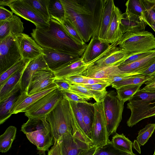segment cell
Segmentation results:
<instances>
[{
    "label": "cell",
    "instance_id": "cell-1",
    "mask_svg": "<svg viewBox=\"0 0 155 155\" xmlns=\"http://www.w3.org/2000/svg\"><path fill=\"white\" fill-rule=\"evenodd\" d=\"M65 18L76 28L85 43L98 36L104 0H60Z\"/></svg>",
    "mask_w": 155,
    "mask_h": 155
},
{
    "label": "cell",
    "instance_id": "cell-2",
    "mask_svg": "<svg viewBox=\"0 0 155 155\" xmlns=\"http://www.w3.org/2000/svg\"><path fill=\"white\" fill-rule=\"evenodd\" d=\"M49 25L36 27L31 33L33 38L42 48L76 56H82L87 45H80L65 31L61 23L51 19Z\"/></svg>",
    "mask_w": 155,
    "mask_h": 155
},
{
    "label": "cell",
    "instance_id": "cell-3",
    "mask_svg": "<svg viewBox=\"0 0 155 155\" xmlns=\"http://www.w3.org/2000/svg\"><path fill=\"white\" fill-rule=\"evenodd\" d=\"M28 118L21 126V131L36 146L38 154L45 155V152L48 151L54 143L50 124L46 120V117Z\"/></svg>",
    "mask_w": 155,
    "mask_h": 155
},
{
    "label": "cell",
    "instance_id": "cell-4",
    "mask_svg": "<svg viewBox=\"0 0 155 155\" xmlns=\"http://www.w3.org/2000/svg\"><path fill=\"white\" fill-rule=\"evenodd\" d=\"M74 114L69 100L63 96L54 109L46 116L54 141L63 136L73 135Z\"/></svg>",
    "mask_w": 155,
    "mask_h": 155
},
{
    "label": "cell",
    "instance_id": "cell-5",
    "mask_svg": "<svg viewBox=\"0 0 155 155\" xmlns=\"http://www.w3.org/2000/svg\"><path fill=\"white\" fill-rule=\"evenodd\" d=\"M127 105L131 114L127 124L132 127L143 119L155 116V93L140 89Z\"/></svg>",
    "mask_w": 155,
    "mask_h": 155
},
{
    "label": "cell",
    "instance_id": "cell-6",
    "mask_svg": "<svg viewBox=\"0 0 155 155\" xmlns=\"http://www.w3.org/2000/svg\"><path fill=\"white\" fill-rule=\"evenodd\" d=\"M117 43L119 47L129 54L155 49V38L147 31L126 32Z\"/></svg>",
    "mask_w": 155,
    "mask_h": 155
},
{
    "label": "cell",
    "instance_id": "cell-7",
    "mask_svg": "<svg viewBox=\"0 0 155 155\" xmlns=\"http://www.w3.org/2000/svg\"><path fill=\"white\" fill-rule=\"evenodd\" d=\"M113 91L107 92L103 101L107 130L109 135L116 133L122 120L124 103L120 101Z\"/></svg>",
    "mask_w": 155,
    "mask_h": 155
},
{
    "label": "cell",
    "instance_id": "cell-8",
    "mask_svg": "<svg viewBox=\"0 0 155 155\" xmlns=\"http://www.w3.org/2000/svg\"><path fill=\"white\" fill-rule=\"evenodd\" d=\"M21 59L15 37L9 35L0 40V75Z\"/></svg>",
    "mask_w": 155,
    "mask_h": 155
},
{
    "label": "cell",
    "instance_id": "cell-9",
    "mask_svg": "<svg viewBox=\"0 0 155 155\" xmlns=\"http://www.w3.org/2000/svg\"><path fill=\"white\" fill-rule=\"evenodd\" d=\"M63 96L58 88L43 96L28 107L25 111L28 118L46 117L52 111Z\"/></svg>",
    "mask_w": 155,
    "mask_h": 155
},
{
    "label": "cell",
    "instance_id": "cell-10",
    "mask_svg": "<svg viewBox=\"0 0 155 155\" xmlns=\"http://www.w3.org/2000/svg\"><path fill=\"white\" fill-rule=\"evenodd\" d=\"M95 114L91 134V140L94 146L97 147L107 144L109 141L103 101L93 104Z\"/></svg>",
    "mask_w": 155,
    "mask_h": 155
},
{
    "label": "cell",
    "instance_id": "cell-11",
    "mask_svg": "<svg viewBox=\"0 0 155 155\" xmlns=\"http://www.w3.org/2000/svg\"><path fill=\"white\" fill-rule=\"evenodd\" d=\"M8 6L13 13L32 22L36 27L44 28L49 25L48 23L23 0H10Z\"/></svg>",
    "mask_w": 155,
    "mask_h": 155
},
{
    "label": "cell",
    "instance_id": "cell-12",
    "mask_svg": "<svg viewBox=\"0 0 155 155\" xmlns=\"http://www.w3.org/2000/svg\"><path fill=\"white\" fill-rule=\"evenodd\" d=\"M15 38L22 59L31 60L44 54L43 48L28 35L22 33Z\"/></svg>",
    "mask_w": 155,
    "mask_h": 155
},
{
    "label": "cell",
    "instance_id": "cell-13",
    "mask_svg": "<svg viewBox=\"0 0 155 155\" xmlns=\"http://www.w3.org/2000/svg\"><path fill=\"white\" fill-rule=\"evenodd\" d=\"M117 45V42L110 44L93 65L118 66L120 63L126 59L129 54Z\"/></svg>",
    "mask_w": 155,
    "mask_h": 155
},
{
    "label": "cell",
    "instance_id": "cell-14",
    "mask_svg": "<svg viewBox=\"0 0 155 155\" xmlns=\"http://www.w3.org/2000/svg\"><path fill=\"white\" fill-rule=\"evenodd\" d=\"M61 155H80L91 146L71 135L62 136L58 141Z\"/></svg>",
    "mask_w": 155,
    "mask_h": 155
},
{
    "label": "cell",
    "instance_id": "cell-15",
    "mask_svg": "<svg viewBox=\"0 0 155 155\" xmlns=\"http://www.w3.org/2000/svg\"><path fill=\"white\" fill-rule=\"evenodd\" d=\"M55 78L54 72L49 69L37 71L32 77L27 95H31L42 91L53 84Z\"/></svg>",
    "mask_w": 155,
    "mask_h": 155
},
{
    "label": "cell",
    "instance_id": "cell-16",
    "mask_svg": "<svg viewBox=\"0 0 155 155\" xmlns=\"http://www.w3.org/2000/svg\"><path fill=\"white\" fill-rule=\"evenodd\" d=\"M58 88L54 83L42 91L31 95L21 93L14 104L12 114L23 112L30 106L41 98Z\"/></svg>",
    "mask_w": 155,
    "mask_h": 155
},
{
    "label": "cell",
    "instance_id": "cell-17",
    "mask_svg": "<svg viewBox=\"0 0 155 155\" xmlns=\"http://www.w3.org/2000/svg\"><path fill=\"white\" fill-rule=\"evenodd\" d=\"M49 69L43 57L41 55L31 60L26 66L22 75L20 82L21 93L27 95L28 90L32 78L37 71Z\"/></svg>",
    "mask_w": 155,
    "mask_h": 155
},
{
    "label": "cell",
    "instance_id": "cell-18",
    "mask_svg": "<svg viewBox=\"0 0 155 155\" xmlns=\"http://www.w3.org/2000/svg\"><path fill=\"white\" fill-rule=\"evenodd\" d=\"M87 78L106 79L117 76H131L121 71L117 65L99 66L93 65L89 67L83 73Z\"/></svg>",
    "mask_w": 155,
    "mask_h": 155
},
{
    "label": "cell",
    "instance_id": "cell-19",
    "mask_svg": "<svg viewBox=\"0 0 155 155\" xmlns=\"http://www.w3.org/2000/svg\"><path fill=\"white\" fill-rule=\"evenodd\" d=\"M110 45L107 42L100 40L98 36L92 38L82 56L84 62L86 64L93 65L96 59L97 60Z\"/></svg>",
    "mask_w": 155,
    "mask_h": 155
},
{
    "label": "cell",
    "instance_id": "cell-20",
    "mask_svg": "<svg viewBox=\"0 0 155 155\" xmlns=\"http://www.w3.org/2000/svg\"><path fill=\"white\" fill-rule=\"evenodd\" d=\"M91 66L85 64L81 57L70 61L53 72L55 78L62 79L73 75H82Z\"/></svg>",
    "mask_w": 155,
    "mask_h": 155
},
{
    "label": "cell",
    "instance_id": "cell-21",
    "mask_svg": "<svg viewBox=\"0 0 155 155\" xmlns=\"http://www.w3.org/2000/svg\"><path fill=\"white\" fill-rule=\"evenodd\" d=\"M44 59L49 68L54 71L70 61L79 57L76 56L42 48Z\"/></svg>",
    "mask_w": 155,
    "mask_h": 155
},
{
    "label": "cell",
    "instance_id": "cell-22",
    "mask_svg": "<svg viewBox=\"0 0 155 155\" xmlns=\"http://www.w3.org/2000/svg\"><path fill=\"white\" fill-rule=\"evenodd\" d=\"M31 60L26 62L18 71L9 77L5 83L0 87V102L20 91V82L22 75Z\"/></svg>",
    "mask_w": 155,
    "mask_h": 155
},
{
    "label": "cell",
    "instance_id": "cell-23",
    "mask_svg": "<svg viewBox=\"0 0 155 155\" xmlns=\"http://www.w3.org/2000/svg\"><path fill=\"white\" fill-rule=\"evenodd\" d=\"M122 14L120 9L115 5L106 36V41L110 44L118 42L123 35L120 28Z\"/></svg>",
    "mask_w": 155,
    "mask_h": 155
},
{
    "label": "cell",
    "instance_id": "cell-24",
    "mask_svg": "<svg viewBox=\"0 0 155 155\" xmlns=\"http://www.w3.org/2000/svg\"><path fill=\"white\" fill-rule=\"evenodd\" d=\"M24 29L20 18L14 15L10 18L0 21V40L9 35L15 37L22 33Z\"/></svg>",
    "mask_w": 155,
    "mask_h": 155
},
{
    "label": "cell",
    "instance_id": "cell-25",
    "mask_svg": "<svg viewBox=\"0 0 155 155\" xmlns=\"http://www.w3.org/2000/svg\"><path fill=\"white\" fill-rule=\"evenodd\" d=\"M146 25L136 15L126 12L122 14L120 28L123 34L127 32L144 31Z\"/></svg>",
    "mask_w": 155,
    "mask_h": 155
},
{
    "label": "cell",
    "instance_id": "cell-26",
    "mask_svg": "<svg viewBox=\"0 0 155 155\" xmlns=\"http://www.w3.org/2000/svg\"><path fill=\"white\" fill-rule=\"evenodd\" d=\"M155 62V52L143 58L126 64L118 66L124 72L132 76L139 75Z\"/></svg>",
    "mask_w": 155,
    "mask_h": 155
},
{
    "label": "cell",
    "instance_id": "cell-27",
    "mask_svg": "<svg viewBox=\"0 0 155 155\" xmlns=\"http://www.w3.org/2000/svg\"><path fill=\"white\" fill-rule=\"evenodd\" d=\"M115 6L113 0H104V4L98 35L99 38L102 41H106V35L111 21Z\"/></svg>",
    "mask_w": 155,
    "mask_h": 155
},
{
    "label": "cell",
    "instance_id": "cell-28",
    "mask_svg": "<svg viewBox=\"0 0 155 155\" xmlns=\"http://www.w3.org/2000/svg\"><path fill=\"white\" fill-rule=\"evenodd\" d=\"M77 106L81 114L84 124L91 137L95 114L93 104L87 102H79L77 103Z\"/></svg>",
    "mask_w": 155,
    "mask_h": 155
},
{
    "label": "cell",
    "instance_id": "cell-29",
    "mask_svg": "<svg viewBox=\"0 0 155 155\" xmlns=\"http://www.w3.org/2000/svg\"><path fill=\"white\" fill-rule=\"evenodd\" d=\"M20 91L15 93L3 101L0 102V124L4 123L12 114L13 106L19 95Z\"/></svg>",
    "mask_w": 155,
    "mask_h": 155
},
{
    "label": "cell",
    "instance_id": "cell-30",
    "mask_svg": "<svg viewBox=\"0 0 155 155\" xmlns=\"http://www.w3.org/2000/svg\"><path fill=\"white\" fill-rule=\"evenodd\" d=\"M45 21L48 23L51 18L48 10L49 0H23Z\"/></svg>",
    "mask_w": 155,
    "mask_h": 155
},
{
    "label": "cell",
    "instance_id": "cell-31",
    "mask_svg": "<svg viewBox=\"0 0 155 155\" xmlns=\"http://www.w3.org/2000/svg\"><path fill=\"white\" fill-rule=\"evenodd\" d=\"M125 12L139 17L146 24L147 19L143 0H128L125 3Z\"/></svg>",
    "mask_w": 155,
    "mask_h": 155
},
{
    "label": "cell",
    "instance_id": "cell-32",
    "mask_svg": "<svg viewBox=\"0 0 155 155\" xmlns=\"http://www.w3.org/2000/svg\"><path fill=\"white\" fill-rule=\"evenodd\" d=\"M16 132V128L14 126H10L0 136L1 152L6 153L10 150L15 139Z\"/></svg>",
    "mask_w": 155,
    "mask_h": 155
},
{
    "label": "cell",
    "instance_id": "cell-33",
    "mask_svg": "<svg viewBox=\"0 0 155 155\" xmlns=\"http://www.w3.org/2000/svg\"><path fill=\"white\" fill-rule=\"evenodd\" d=\"M48 10L51 19L60 23L65 19L64 9L60 0H49Z\"/></svg>",
    "mask_w": 155,
    "mask_h": 155
},
{
    "label": "cell",
    "instance_id": "cell-34",
    "mask_svg": "<svg viewBox=\"0 0 155 155\" xmlns=\"http://www.w3.org/2000/svg\"><path fill=\"white\" fill-rule=\"evenodd\" d=\"M139 74L130 76L127 79L111 84L112 87L116 90L124 86L143 84L148 81L155 77Z\"/></svg>",
    "mask_w": 155,
    "mask_h": 155
},
{
    "label": "cell",
    "instance_id": "cell-35",
    "mask_svg": "<svg viewBox=\"0 0 155 155\" xmlns=\"http://www.w3.org/2000/svg\"><path fill=\"white\" fill-rule=\"evenodd\" d=\"M111 142L115 147L118 150L127 153H133V143L122 134L116 133L112 137Z\"/></svg>",
    "mask_w": 155,
    "mask_h": 155
},
{
    "label": "cell",
    "instance_id": "cell-36",
    "mask_svg": "<svg viewBox=\"0 0 155 155\" xmlns=\"http://www.w3.org/2000/svg\"><path fill=\"white\" fill-rule=\"evenodd\" d=\"M142 84L125 86L117 89V96L124 103L130 100L140 89Z\"/></svg>",
    "mask_w": 155,
    "mask_h": 155
},
{
    "label": "cell",
    "instance_id": "cell-37",
    "mask_svg": "<svg viewBox=\"0 0 155 155\" xmlns=\"http://www.w3.org/2000/svg\"><path fill=\"white\" fill-rule=\"evenodd\" d=\"M60 23L66 33L77 44L83 45L86 44L76 28L67 19L65 18Z\"/></svg>",
    "mask_w": 155,
    "mask_h": 155
},
{
    "label": "cell",
    "instance_id": "cell-38",
    "mask_svg": "<svg viewBox=\"0 0 155 155\" xmlns=\"http://www.w3.org/2000/svg\"><path fill=\"white\" fill-rule=\"evenodd\" d=\"M68 100L70 102L77 122L82 132L85 137L89 141L93 143L91 139V136L84 123L81 114L77 107V102Z\"/></svg>",
    "mask_w": 155,
    "mask_h": 155
},
{
    "label": "cell",
    "instance_id": "cell-39",
    "mask_svg": "<svg viewBox=\"0 0 155 155\" xmlns=\"http://www.w3.org/2000/svg\"><path fill=\"white\" fill-rule=\"evenodd\" d=\"M128 153L117 149L109 141L107 144L97 147L93 155H126Z\"/></svg>",
    "mask_w": 155,
    "mask_h": 155
},
{
    "label": "cell",
    "instance_id": "cell-40",
    "mask_svg": "<svg viewBox=\"0 0 155 155\" xmlns=\"http://www.w3.org/2000/svg\"><path fill=\"white\" fill-rule=\"evenodd\" d=\"M155 129V124H149L140 130L137 137V142L141 145H144L151 137Z\"/></svg>",
    "mask_w": 155,
    "mask_h": 155
},
{
    "label": "cell",
    "instance_id": "cell-41",
    "mask_svg": "<svg viewBox=\"0 0 155 155\" xmlns=\"http://www.w3.org/2000/svg\"><path fill=\"white\" fill-rule=\"evenodd\" d=\"M29 60H30L25 59H21L0 75V87L5 83L9 77L21 68Z\"/></svg>",
    "mask_w": 155,
    "mask_h": 155
},
{
    "label": "cell",
    "instance_id": "cell-42",
    "mask_svg": "<svg viewBox=\"0 0 155 155\" xmlns=\"http://www.w3.org/2000/svg\"><path fill=\"white\" fill-rule=\"evenodd\" d=\"M70 91L86 100L93 98V96L89 89L84 86L78 84H70Z\"/></svg>",
    "mask_w": 155,
    "mask_h": 155
},
{
    "label": "cell",
    "instance_id": "cell-43",
    "mask_svg": "<svg viewBox=\"0 0 155 155\" xmlns=\"http://www.w3.org/2000/svg\"><path fill=\"white\" fill-rule=\"evenodd\" d=\"M154 52H155V49L130 54L126 59L119 64L118 66L128 64L137 61L149 55Z\"/></svg>",
    "mask_w": 155,
    "mask_h": 155
},
{
    "label": "cell",
    "instance_id": "cell-44",
    "mask_svg": "<svg viewBox=\"0 0 155 155\" xmlns=\"http://www.w3.org/2000/svg\"><path fill=\"white\" fill-rule=\"evenodd\" d=\"M60 91L63 97L70 101L77 103L87 102V100L81 98L69 90H62Z\"/></svg>",
    "mask_w": 155,
    "mask_h": 155
},
{
    "label": "cell",
    "instance_id": "cell-45",
    "mask_svg": "<svg viewBox=\"0 0 155 155\" xmlns=\"http://www.w3.org/2000/svg\"><path fill=\"white\" fill-rule=\"evenodd\" d=\"M65 81L70 84H83L85 78L82 75L78 74L73 75L62 79Z\"/></svg>",
    "mask_w": 155,
    "mask_h": 155
},
{
    "label": "cell",
    "instance_id": "cell-46",
    "mask_svg": "<svg viewBox=\"0 0 155 155\" xmlns=\"http://www.w3.org/2000/svg\"><path fill=\"white\" fill-rule=\"evenodd\" d=\"M143 1L145 9L147 21H151L155 24V11L150 6L147 0Z\"/></svg>",
    "mask_w": 155,
    "mask_h": 155
},
{
    "label": "cell",
    "instance_id": "cell-47",
    "mask_svg": "<svg viewBox=\"0 0 155 155\" xmlns=\"http://www.w3.org/2000/svg\"><path fill=\"white\" fill-rule=\"evenodd\" d=\"M53 83L58 87L59 91L70 90V84L63 79L55 78Z\"/></svg>",
    "mask_w": 155,
    "mask_h": 155
},
{
    "label": "cell",
    "instance_id": "cell-48",
    "mask_svg": "<svg viewBox=\"0 0 155 155\" xmlns=\"http://www.w3.org/2000/svg\"><path fill=\"white\" fill-rule=\"evenodd\" d=\"M82 85L88 89L94 90L102 91L106 90V87L111 85V84L108 83H98L91 85Z\"/></svg>",
    "mask_w": 155,
    "mask_h": 155
},
{
    "label": "cell",
    "instance_id": "cell-49",
    "mask_svg": "<svg viewBox=\"0 0 155 155\" xmlns=\"http://www.w3.org/2000/svg\"><path fill=\"white\" fill-rule=\"evenodd\" d=\"M13 13L3 7L0 6V21L7 20L12 17Z\"/></svg>",
    "mask_w": 155,
    "mask_h": 155
},
{
    "label": "cell",
    "instance_id": "cell-50",
    "mask_svg": "<svg viewBox=\"0 0 155 155\" xmlns=\"http://www.w3.org/2000/svg\"><path fill=\"white\" fill-rule=\"evenodd\" d=\"M145 86L141 90L147 92L155 93V77L144 83Z\"/></svg>",
    "mask_w": 155,
    "mask_h": 155
},
{
    "label": "cell",
    "instance_id": "cell-51",
    "mask_svg": "<svg viewBox=\"0 0 155 155\" xmlns=\"http://www.w3.org/2000/svg\"><path fill=\"white\" fill-rule=\"evenodd\" d=\"M83 77L85 78V80L83 84L81 85H91L98 83H108L105 79L89 78L86 77L84 76Z\"/></svg>",
    "mask_w": 155,
    "mask_h": 155
},
{
    "label": "cell",
    "instance_id": "cell-52",
    "mask_svg": "<svg viewBox=\"0 0 155 155\" xmlns=\"http://www.w3.org/2000/svg\"><path fill=\"white\" fill-rule=\"evenodd\" d=\"M139 74L155 77V62L146 69L140 72Z\"/></svg>",
    "mask_w": 155,
    "mask_h": 155
},
{
    "label": "cell",
    "instance_id": "cell-53",
    "mask_svg": "<svg viewBox=\"0 0 155 155\" xmlns=\"http://www.w3.org/2000/svg\"><path fill=\"white\" fill-rule=\"evenodd\" d=\"M47 155H61L59 144L58 141H54V143L48 151Z\"/></svg>",
    "mask_w": 155,
    "mask_h": 155
},
{
    "label": "cell",
    "instance_id": "cell-54",
    "mask_svg": "<svg viewBox=\"0 0 155 155\" xmlns=\"http://www.w3.org/2000/svg\"><path fill=\"white\" fill-rule=\"evenodd\" d=\"M97 147L94 146H92L89 149L83 152L80 155H93Z\"/></svg>",
    "mask_w": 155,
    "mask_h": 155
},
{
    "label": "cell",
    "instance_id": "cell-55",
    "mask_svg": "<svg viewBox=\"0 0 155 155\" xmlns=\"http://www.w3.org/2000/svg\"><path fill=\"white\" fill-rule=\"evenodd\" d=\"M150 6L155 11V0H147Z\"/></svg>",
    "mask_w": 155,
    "mask_h": 155
},
{
    "label": "cell",
    "instance_id": "cell-56",
    "mask_svg": "<svg viewBox=\"0 0 155 155\" xmlns=\"http://www.w3.org/2000/svg\"><path fill=\"white\" fill-rule=\"evenodd\" d=\"M10 0H0V6L4 7L5 6H8Z\"/></svg>",
    "mask_w": 155,
    "mask_h": 155
},
{
    "label": "cell",
    "instance_id": "cell-57",
    "mask_svg": "<svg viewBox=\"0 0 155 155\" xmlns=\"http://www.w3.org/2000/svg\"><path fill=\"white\" fill-rule=\"evenodd\" d=\"M146 24L148 25L155 32V24L153 22L150 21H147Z\"/></svg>",
    "mask_w": 155,
    "mask_h": 155
},
{
    "label": "cell",
    "instance_id": "cell-58",
    "mask_svg": "<svg viewBox=\"0 0 155 155\" xmlns=\"http://www.w3.org/2000/svg\"><path fill=\"white\" fill-rule=\"evenodd\" d=\"M126 155H136L133 152V153H127Z\"/></svg>",
    "mask_w": 155,
    "mask_h": 155
},
{
    "label": "cell",
    "instance_id": "cell-59",
    "mask_svg": "<svg viewBox=\"0 0 155 155\" xmlns=\"http://www.w3.org/2000/svg\"><path fill=\"white\" fill-rule=\"evenodd\" d=\"M153 155H155V150H154V152Z\"/></svg>",
    "mask_w": 155,
    "mask_h": 155
}]
</instances>
